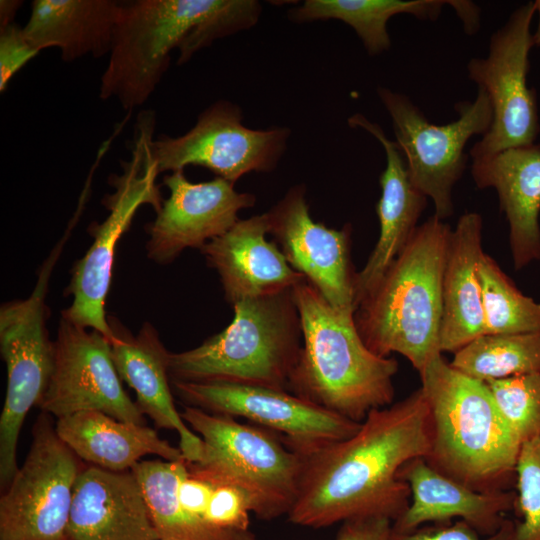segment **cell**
<instances>
[{
    "mask_svg": "<svg viewBox=\"0 0 540 540\" xmlns=\"http://www.w3.org/2000/svg\"><path fill=\"white\" fill-rule=\"evenodd\" d=\"M392 521L386 517H358L342 522L335 540H391Z\"/></svg>",
    "mask_w": 540,
    "mask_h": 540,
    "instance_id": "cell-36",
    "label": "cell"
},
{
    "mask_svg": "<svg viewBox=\"0 0 540 540\" xmlns=\"http://www.w3.org/2000/svg\"><path fill=\"white\" fill-rule=\"evenodd\" d=\"M449 363L485 383L540 373V331L481 335L457 350Z\"/></svg>",
    "mask_w": 540,
    "mask_h": 540,
    "instance_id": "cell-29",
    "label": "cell"
},
{
    "mask_svg": "<svg viewBox=\"0 0 540 540\" xmlns=\"http://www.w3.org/2000/svg\"><path fill=\"white\" fill-rule=\"evenodd\" d=\"M53 348L50 380L38 404L44 413L59 419L100 411L145 425L144 415L122 386L106 336L61 316Z\"/></svg>",
    "mask_w": 540,
    "mask_h": 540,
    "instance_id": "cell-15",
    "label": "cell"
},
{
    "mask_svg": "<svg viewBox=\"0 0 540 540\" xmlns=\"http://www.w3.org/2000/svg\"><path fill=\"white\" fill-rule=\"evenodd\" d=\"M180 414L202 440L200 460L188 462L192 474L237 487L261 519L289 514L299 492L302 455L271 432L241 424L234 417L189 405Z\"/></svg>",
    "mask_w": 540,
    "mask_h": 540,
    "instance_id": "cell-7",
    "label": "cell"
},
{
    "mask_svg": "<svg viewBox=\"0 0 540 540\" xmlns=\"http://www.w3.org/2000/svg\"><path fill=\"white\" fill-rule=\"evenodd\" d=\"M514 523L509 540H540V437L522 444L516 464Z\"/></svg>",
    "mask_w": 540,
    "mask_h": 540,
    "instance_id": "cell-32",
    "label": "cell"
},
{
    "mask_svg": "<svg viewBox=\"0 0 540 540\" xmlns=\"http://www.w3.org/2000/svg\"><path fill=\"white\" fill-rule=\"evenodd\" d=\"M513 527L514 522L505 519L495 534L483 537L467 522L458 520L453 524L419 527L407 533H395L392 530L391 540H509Z\"/></svg>",
    "mask_w": 540,
    "mask_h": 540,
    "instance_id": "cell-35",
    "label": "cell"
},
{
    "mask_svg": "<svg viewBox=\"0 0 540 540\" xmlns=\"http://www.w3.org/2000/svg\"><path fill=\"white\" fill-rule=\"evenodd\" d=\"M534 5H535V12H537L538 14V26H537V30L534 34H532V42H533V45L535 46H540V0H536L534 1Z\"/></svg>",
    "mask_w": 540,
    "mask_h": 540,
    "instance_id": "cell-38",
    "label": "cell"
},
{
    "mask_svg": "<svg viewBox=\"0 0 540 540\" xmlns=\"http://www.w3.org/2000/svg\"><path fill=\"white\" fill-rule=\"evenodd\" d=\"M378 95L388 111L410 179L444 220L453 213L452 189L462 177L468 156L464 148L474 135L488 132L493 112L486 92L478 87L474 101L455 105L458 119L445 124L430 123L404 94L379 87Z\"/></svg>",
    "mask_w": 540,
    "mask_h": 540,
    "instance_id": "cell-9",
    "label": "cell"
},
{
    "mask_svg": "<svg viewBox=\"0 0 540 540\" xmlns=\"http://www.w3.org/2000/svg\"><path fill=\"white\" fill-rule=\"evenodd\" d=\"M67 540H159L142 488L131 471L91 465L74 486Z\"/></svg>",
    "mask_w": 540,
    "mask_h": 540,
    "instance_id": "cell-19",
    "label": "cell"
},
{
    "mask_svg": "<svg viewBox=\"0 0 540 540\" xmlns=\"http://www.w3.org/2000/svg\"><path fill=\"white\" fill-rule=\"evenodd\" d=\"M159 540H175V539H169V538H161Z\"/></svg>",
    "mask_w": 540,
    "mask_h": 540,
    "instance_id": "cell-39",
    "label": "cell"
},
{
    "mask_svg": "<svg viewBox=\"0 0 540 540\" xmlns=\"http://www.w3.org/2000/svg\"><path fill=\"white\" fill-rule=\"evenodd\" d=\"M451 232L435 215L417 226L377 287L358 304L355 325L374 354L399 353L418 372L442 354V281Z\"/></svg>",
    "mask_w": 540,
    "mask_h": 540,
    "instance_id": "cell-5",
    "label": "cell"
},
{
    "mask_svg": "<svg viewBox=\"0 0 540 540\" xmlns=\"http://www.w3.org/2000/svg\"><path fill=\"white\" fill-rule=\"evenodd\" d=\"M268 230L266 213L239 219L200 249L217 272L225 299L232 306L292 289L305 279L289 265L278 245L266 239Z\"/></svg>",
    "mask_w": 540,
    "mask_h": 540,
    "instance_id": "cell-20",
    "label": "cell"
},
{
    "mask_svg": "<svg viewBox=\"0 0 540 540\" xmlns=\"http://www.w3.org/2000/svg\"><path fill=\"white\" fill-rule=\"evenodd\" d=\"M483 253L482 217L476 212H466L451 232L446 255L442 281L441 352L455 353L485 334L478 275Z\"/></svg>",
    "mask_w": 540,
    "mask_h": 540,
    "instance_id": "cell-24",
    "label": "cell"
},
{
    "mask_svg": "<svg viewBox=\"0 0 540 540\" xmlns=\"http://www.w3.org/2000/svg\"><path fill=\"white\" fill-rule=\"evenodd\" d=\"M232 322L199 346L172 353L170 380L224 381L288 390L301 352L292 289L233 305Z\"/></svg>",
    "mask_w": 540,
    "mask_h": 540,
    "instance_id": "cell-6",
    "label": "cell"
},
{
    "mask_svg": "<svg viewBox=\"0 0 540 540\" xmlns=\"http://www.w3.org/2000/svg\"><path fill=\"white\" fill-rule=\"evenodd\" d=\"M534 2L516 9L492 36L489 54L467 64L469 78L491 103V126L470 150L473 158L534 144L539 133L536 93L527 85Z\"/></svg>",
    "mask_w": 540,
    "mask_h": 540,
    "instance_id": "cell-12",
    "label": "cell"
},
{
    "mask_svg": "<svg viewBox=\"0 0 540 540\" xmlns=\"http://www.w3.org/2000/svg\"><path fill=\"white\" fill-rule=\"evenodd\" d=\"M348 123L351 127H360L372 134L382 144L386 153V168L379 179L381 197L376 205L380 233L365 266L356 274L357 308L377 287L407 245L427 205V197L412 183L397 143L389 140L379 125L361 114L351 116Z\"/></svg>",
    "mask_w": 540,
    "mask_h": 540,
    "instance_id": "cell-22",
    "label": "cell"
},
{
    "mask_svg": "<svg viewBox=\"0 0 540 540\" xmlns=\"http://www.w3.org/2000/svg\"><path fill=\"white\" fill-rule=\"evenodd\" d=\"M431 424L423 458L437 472L478 492L511 490L522 443L485 382L434 356L419 372Z\"/></svg>",
    "mask_w": 540,
    "mask_h": 540,
    "instance_id": "cell-3",
    "label": "cell"
},
{
    "mask_svg": "<svg viewBox=\"0 0 540 540\" xmlns=\"http://www.w3.org/2000/svg\"><path fill=\"white\" fill-rule=\"evenodd\" d=\"M39 54L24 35L23 27L12 23L0 28V91L5 92L14 75Z\"/></svg>",
    "mask_w": 540,
    "mask_h": 540,
    "instance_id": "cell-34",
    "label": "cell"
},
{
    "mask_svg": "<svg viewBox=\"0 0 540 540\" xmlns=\"http://www.w3.org/2000/svg\"><path fill=\"white\" fill-rule=\"evenodd\" d=\"M471 175L479 189L498 194L515 270L540 260V144L473 158Z\"/></svg>",
    "mask_w": 540,
    "mask_h": 540,
    "instance_id": "cell-23",
    "label": "cell"
},
{
    "mask_svg": "<svg viewBox=\"0 0 540 540\" xmlns=\"http://www.w3.org/2000/svg\"><path fill=\"white\" fill-rule=\"evenodd\" d=\"M478 275L485 334L540 331V303L524 295L496 260L485 252L480 259Z\"/></svg>",
    "mask_w": 540,
    "mask_h": 540,
    "instance_id": "cell-30",
    "label": "cell"
},
{
    "mask_svg": "<svg viewBox=\"0 0 540 540\" xmlns=\"http://www.w3.org/2000/svg\"><path fill=\"white\" fill-rule=\"evenodd\" d=\"M171 386L189 406L243 417L283 434V442L302 456L353 436L361 426L287 390L224 381L171 380Z\"/></svg>",
    "mask_w": 540,
    "mask_h": 540,
    "instance_id": "cell-13",
    "label": "cell"
},
{
    "mask_svg": "<svg viewBox=\"0 0 540 540\" xmlns=\"http://www.w3.org/2000/svg\"><path fill=\"white\" fill-rule=\"evenodd\" d=\"M162 184L169 196L145 227L147 257L160 265L172 263L185 249L200 250L226 233L239 220V211L254 206L256 200L220 177L193 183L183 170L166 174Z\"/></svg>",
    "mask_w": 540,
    "mask_h": 540,
    "instance_id": "cell-17",
    "label": "cell"
},
{
    "mask_svg": "<svg viewBox=\"0 0 540 540\" xmlns=\"http://www.w3.org/2000/svg\"><path fill=\"white\" fill-rule=\"evenodd\" d=\"M430 436L429 406L421 387L397 403L370 411L353 436L303 456L289 520L312 528L358 517L394 522L411 501L399 469L426 456Z\"/></svg>",
    "mask_w": 540,
    "mask_h": 540,
    "instance_id": "cell-1",
    "label": "cell"
},
{
    "mask_svg": "<svg viewBox=\"0 0 540 540\" xmlns=\"http://www.w3.org/2000/svg\"><path fill=\"white\" fill-rule=\"evenodd\" d=\"M44 262L31 294L0 307V351L6 364L7 390L0 416V485L18 471L16 449L25 417L38 405L53 368V341L47 329L46 295L54 269Z\"/></svg>",
    "mask_w": 540,
    "mask_h": 540,
    "instance_id": "cell-10",
    "label": "cell"
},
{
    "mask_svg": "<svg viewBox=\"0 0 540 540\" xmlns=\"http://www.w3.org/2000/svg\"><path fill=\"white\" fill-rule=\"evenodd\" d=\"M305 192L303 185L290 188L266 212L268 234L289 265L331 306L354 314L357 272L351 262V225L334 229L313 220Z\"/></svg>",
    "mask_w": 540,
    "mask_h": 540,
    "instance_id": "cell-16",
    "label": "cell"
},
{
    "mask_svg": "<svg viewBox=\"0 0 540 540\" xmlns=\"http://www.w3.org/2000/svg\"><path fill=\"white\" fill-rule=\"evenodd\" d=\"M188 470L183 460H144L131 471L137 477L160 538L175 540H255L249 531H217L191 521L181 509L177 488Z\"/></svg>",
    "mask_w": 540,
    "mask_h": 540,
    "instance_id": "cell-28",
    "label": "cell"
},
{
    "mask_svg": "<svg viewBox=\"0 0 540 540\" xmlns=\"http://www.w3.org/2000/svg\"><path fill=\"white\" fill-rule=\"evenodd\" d=\"M22 3V1L18 0L0 1V28L6 27L14 23V17Z\"/></svg>",
    "mask_w": 540,
    "mask_h": 540,
    "instance_id": "cell-37",
    "label": "cell"
},
{
    "mask_svg": "<svg viewBox=\"0 0 540 540\" xmlns=\"http://www.w3.org/2000/svg\"><path fill=\"white\" fill-rule=\"evenodd\" d=\"M398 478L408 484L411 501L392 523L395 533H407L422 524H447L453 518L467 522L481 536L495 534L503 514L515 508L516 492H478L437 472L422 457L407 461Z\"/></svg>",
    "mask_w": 540,
    "mask_h": 540,
    "instance_id": "cell-21",
    "label": "cell"
},
{
    "mask_svg": "<svg viewBox=\"0 0 540 540\" xmlns=\"http://www.w3.org/2000/svg\"><path fill=\"white\" fill-rule=\"evenodd\" d=\"M60 439L82 460L110 471L122 472L146 455L163 460L185 459L179 448L141 424L123 422L100 411H82L57 419Z\"/></svg>",
    "mask_w": 540,
    "mask_h": 540,
    "instance_id": "cell-26",
    "label": "cell"
},
{
    "mask_svg": "<svg viewBox=\"0 0 540 540\" xmlns=\"http://www.w3.org/2000/svg\"><path fill=\"white\" fill-rule=\"evenodd\" d=\"M486 384L501 416L522 444L540 437V373Z\"/></svg>",
    "mask_w": 540,
    "mask_h": 540,
    "instance_id": "cell-31",
    "label": "cell"
},
{
    "mask_svg": "<svg viewBox=\"0 0 540 540\" xmlns=\"http://www.w3.org/2000/svg\"><path fill=\"white\" fill-rule=\"evenodd\" d=\"M43 413L27 456L0 498V540H65L79 457Z\"/></svg>",
    "mask_w": 540,
    "mask_h": 540,
    "instance_id": "cell-11",
    "label": "cell"
},
{
    "mask_svg": "<svg viewBox=\"0 0 540 540\" xmlns=\"http://www.w3.org/2000/svg\"><path fill=\"white\" fill-rule=\"evenodd\" d=\"M109 339L114 365L122 381L136 394V404L159 428L175 430L179 449L187 462L201 458L202 440L184 422L176 409L169 376V352L157 329L145 322L136 335L116 317L108 315Z\"/></svg>",
    "mask_w": 540,
    "mask_h": 540,
    "instance_id": "cell-18",
    "label": "cell"
},
{
    "mask_svg": "<svg viewBox=\"0 0 540 540\" xmlns=\"http://www.w3.org/2000/svg\"><path fill=\"white\" fill-rule=\"evenodd\" d=\"M445 5L452 6L459 18L466 16L473 3L462 0H307L290 11L295 22L340 20L354 29L370 55L391 46L387 22L397 14H411L420 20H436Z\"/></svg>",
    "mask_w": 540,
    "mask_h": 540,
    "instance_id": "cell-27",
    "label": "cell"
},
{
    "mask_svg": "<svg viewBox=\"0 0 540 540\" xmlns=\"http://www.w3.org/2000/svg\"><path fill=\"white\" fill-rule=\"evenodd\" d=\"M214 484L206 510V522L217 529L249 531L250 504L237 487Z\"/></svg>",
    "mask_w": 540,
    "mask_h": 540,
    "instance_id": "cell-33",
    "label": "cell"
},
{
    "mask_svg": "<svg viewBox=\"0 0 540 540\" xmlns=\"http://www.w3.org/2000/svg\"><path fill=\"white\" fill-rule=\"evenodd\" d=\"M286 128L250 129L242 124L240 109L217 101L196 124L179 137L153 139L151 153L158 173L201 166L235 184L243 175L273 170L286 149Z\"/></svg>",
    "mask_w": 540,
    "mask_h": 540,
    "instance_id": "cell-14",
    "label": "cell"
},
{
    "mask_svg": "<svg viewBox=\"0 0 540 540\" xmlns=\"http://www.w3.org/2000/svg\"><path fill=\"white\" fill-rule=\"evenodd\" d=\"M292 295L303 339L289 381L293 394L356 422L391 405L398 362L370 351L354 314L335 309L306 279Z\"/></svg>",
    "mask_w": 540,
    "mask_h": 540,
    "instance_id": "cell-4",
    "label": "cell"
},
{
    "mask_svg": "<svg viewBox=\"0 0 540 540\" xmlns=\"http://www.w3.org/2000/svg\"><path fill=\"white\" fill-rule=\"evenodd\" d=\"M154 123L152 112L139 115L131 159L122 163L120 175H112L109 179V184L115 189L103 199L109 213L103 222H93L88 227L93 241L84 256L74 263L64 290V295L72 297V302L61 311V316L77 325L97 330L108 339L112 331L105 302L117 244L141 206L150 205L157 212L163 202L157 184L159 173L151 153Z\"/></svg>",
    "mask_w": 540,
    "mask_h": 540,
    "instance_id": "cell-8",
    "label": "cell"
},
{
    "mask_svg": "<svg viewBox=\"0 0 540 540\" xmlns=\"http://www.w3.org/2000/svg\"><path fill=\"white\" fill-rule=\"evenodd\" d=\"M121 6L115 0H34L23 32L39 52L58 48L65 62L103 57L111 51Z\"/></svg>",
    "mask_w": 540,
    "mask_h": 540,
    "instance_id": "cell-25",
    "label": "cell"
},
{
    "mask_svg": "<svg viewBox=\"0 0 540 540\" xmlns=\"http://www.w3.org/2000/svg\"><path fill=\"white\" fill-rule=\"evenodd\" d=\"M65 540H67V539H65Z\"/></svg>",
    "mask_w": 540,
    "mask_h": 540,
    "instance_id": "cell-40",
    "label": "cell"
},
{
    "mask_svg": "<svg viewBox=\"0 0 540 540\" xmlns=\"http://www.w3.org/2000/svg\"><path fill=\"white\" fill-rule=\"evenodd\" d=\"M261 6L254 0L122 1L109 61L99 88L126 111L142 106L177 49L183 64L218 38L252 27Z\"/></svg>",
    "mask_w": 540,
    "mask_h": 540,
    "instance_id": "cell-2",
    "label": "cell"
}]
</instances>
